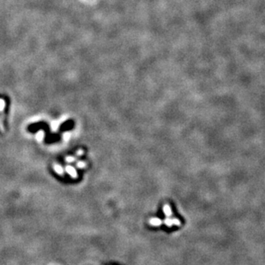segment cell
Segmentation results:
<instances>
[{"instance_id":"2","label":"cell","mask_w":265,"mask_h":265,"mask_svg":"<svg viewBox=\"0 0 265 265\" xmlns=\"http://www.w3.org/2000/svg\"><path fill=\"white\" fill-rule=\"evenodd\" d=\"M163 211H164V214L167 215V217L171 216L172 215V214H173V212H172V209H171V207L169 206V204H166L165 206H164V208H163Z\"/></svg>"},{"instance_id":"5","label":"cell","mask_w":265,"mask_h":265,"mask_svg":"<svg viewBox=\"0 0 265 265\" xmlns=\"http://www.w3.org/2000/svg\"><path fill=\"white\" fill-rule=\"evenodd\" d=\"M164 222H165V224L167 226H169V227L173 226V221H172L170 218H167V219L165 220V221H164Z\"/></svg>"},{"instance_id":"6","label":"cell","mask_w":265,"mask_h":265,"mask_svg":"<svg viewBox=\"0 0 265 265\" xmlns=\"http://www.w3.org/2000/svg\"><path fill=\"white\" fill-rule=\"evenodd\" d=\"M173 225H176V226H180V221L178 220V219H177V218H173Z\"/></svg>"},{"instance_id":"8","label":"cell","mask_w":265,"mask_h":265,"mask_svg":"<svg viewBox=\"0 0 265 265\" xmlns=\"http://www.w3.org/2000/svg\"><path fill=\"white\" fill-rule=\"evenodd\" d=\"M82 154V150H80V151H78V152H77V154H79V155H80V154Z\"/></svg>"},{"instance_id":"3","label":"cell","mask_w":265,"mask_h":265,"mask_svg":"<svg viewBox=\"0 0 265 265\" xmlns=\"http://www.w3.org/2000/svg\"><path fill=\"white\" fill-rule=\"evenodd\" d=\"M72 125H73L72 121L71 120L65 121L64 123H63V124H61L60 129H61L62 130H66V128H70V127H71Z\"/></svg>"},{"instance_id":"4","label":"cell","mask_w":265,"mask_h":265,"mask_svg":"<svg viewBox=\"0 0 265 265\" xmlns=\"http://www.w3.org/2000/svg\"><path fill=\"white\" fill-rule=\"evenodd\" d=\"M66 171L69 173H71V175L73 177V178H76V170L71 167H66Z\"/></svg>"},{"instance_id":"7","label":"cell","mask_w":265,"mask_h":265,"mask_svg":"<svg viewBox=\"0 0 265 265\" xmlns=\"http://www.w3.org/2000/svg\"><path fill=\"white\" fill-rule=\"evenodd\" d=\"M77 166L79 167H85V164H84V162H78Z\"/></svg>"},{"instance_id":"1","label":"cell","mask_w":265,"mask_h":265,"mask_svg":"<svg viewBox=\"0 0 265 265\" xmlns=\"http://www.w3.org/2000/svg\"><path fill=\"white\" fill-rule=\"evenodd\" d=\"M149 222H150V224H151L152 226H159L161 225V223H162V221H161V219H159V218H152V219H150Z\"/></svg>"}]
</instances>
